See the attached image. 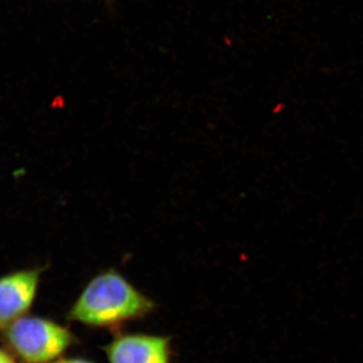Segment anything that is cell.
<instances>
[{
  "instance_id": "1",
  "label": "cell",
  "mask_w": 363,
  "mask_h": 363,
  "mask_svg": "<svg viewBox=\"0 0 363 363\" xmlns=\"http://www.w3.org/2000/svg\"><path fill=\"white\" fill-rule=\"evenodd\" d=\"M152 307V301L128 279L109 269L90 281L74 305L70 318L91 326H112L143 316Z\"/></svg>"
},
{
  "instance_id": "2",
  "label": "cell",
  "mask_w": 363,
  "mask_h": 363,
  "mask_svg": "<svg viewBox=\"0 0 363 363\" xmlns=\"http://www.w3.org/2000/svg\"><path fill=\"white\" fill-rule=\"evenodd\" d=\"M7 338L14 351L28 363L51 362L72 342L67 329L40 318L16 320L9 327Z\"/></svg>"
},
{
  "instance_id": "3",
  "label": "cell",
  "mask_w": 363,
  "mask_h": 363,
  "mask_svg": "<svg viewBox=\"0 0 363 363\" xmlns=\"http://www.w3.org/2000/svg\"><path fill=\"white\" fill-rule=\"evenodd\" d=\"M109 363H169V339L162 336H121L105 348Z\"/></svg>"
},
{
  "instance_id": "4",
  "label": "cell",
  "mask_w": 363,
  "mask_h": 363,
  "mask_svg": "<svg viewBox=\"0 0 363 363\" xmlns=\"http://www.w3.org/2000/svg\"><path fill=\"white\" fill-rule=\"evenodd\" d=\"M40 271L14 272L0 279V329L16 321L32 304Z\"/></svg>"
},
{
  "instance_id": "5",
  "label": "cell",
  "mask_w": 363,
  "mask_h": 363,
  "mask_svg": "<svg viewBox=\"0 0 363 363\" xmlns=\"http://www.w3.org/2000/svg\"><path fill=\"white\" fill-rule=\"evenodd\" d=\"M0 363H14V362L9 354L0 350Z\"/></svg>"
},
{
  "instance_id": "6",
  "label": "cell",
  "mask_w": 363,
  "mask_h": 363,
  "mask_svg": "<svg viewBox=\"0 0 363 363\" xmlns=\"http://www.w3.org/2000/svg\"><path fill=\"white\" fill-rule=\"evenodd\" d=\"M54 363H92L83 359H62Z\"/></svg>"
}]
</instances>
